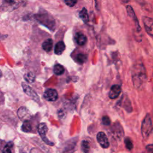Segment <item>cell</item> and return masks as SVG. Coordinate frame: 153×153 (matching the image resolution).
<instances>
[{
  "label": "cell",
  "instance_id": "cell-1",
  "mask_svg": "<svg viewBox=\"0 0 153 153\" xmlns=\"http://www.w3.org/2000/svg\"><path fill=\"white\" fill-rule=\"evenodd\" d=\"M131 79L134 87L139 90H143L148 79L145 67L142 62H136L131 68Z\"/></svg>",
  "mask_w": 153,
  "mask_h": 153
},
{
  "label": "cell",
  "instance_id": "cell-2",
  "mask_svg": "<svg viewBox=\"0 0 153 153\" xmlns=\"http://www.w3.org/2000/svg\"><path fill=\"white\" fill-rule=\"evenodd\" d=\"M153 130L152 122L151 115L149 113L145 116L141 125V133L144 139H147L152 133Z\"/></svg>",
  "mask_w": 153,
  "mask_h": 153
},
{
  "label": "cell",
  "instance_id": "cell-3",
  "mask_svg": "<svg viewBox=\"0 0 153 153\" xmlns=\"http://www.w3.org/2000/svg\"><path fill=\"white\" fill-rule=\"evenodd\" d=\"M35 18L39 23L45 26L49 29L54 30L55 27V21L50 14L48 13L36 14Z\"/></svg>",
  "mask_w": 153,
  "mask_h": 153
},
{
  "label": "cell",
  "instance_id": "cell-4",
  "mask_svg": "<svg viewBox=\"0 0 153 153\" xmlns=\"http://www.w3.org/2000/svg\"><path fill=\"white\" fill-rule=\"evenodd\" d=\"M47 131H48V127L45 123H42L39 124V125L38 126V133L39 134L41 139L46 144L52 146L54 145V143L53 142H51V141H50L46 137V133H47Z\"/></svg>",
  "mask_w": 153,
  "mask_h": 153
},
{
  "label": "cell",
  "instance_id": "cell-5",
  "mask_svg": "<svg viewBox=\"0 0 153 153\" xmlns=\"http://www.w3.org/2000/svg\"><path fill=\"white\" fill-rule=\"evenodd\" d=\"M142 22L146 33L153 37V18L143 16Z\"/></svg>",
  "mask_w": 153,
  "mask_h": 153
},
{
  "label": "cell",
  "instance_id": "cell-6",
  "mask_svg": "<svg viewBox=\"0 0 153 153\" xmlns=\"http://www.w3.org/2000/svg\"><path fill=\"white\" fill-rule=\"evenodd\" d=\"M126 10H127V13L128 16L133 20V21L134 22V25H135V27H136V30L137 32H140L141 31V27L139 25V20L137 19V17L132 8L131 6L128 5L126 7Z\"/></svg>",
  "mask_w": 153,
  "mask_h": 153
},
{
  "label": "cell",
  "instance_id": "cell-7",
  "mask_svg": "<svg viewBox=\"0 0 153 153\" xmlns=\"http://www.w3.org/2000/svg\"><path fill=\"white\" fill-rule=\"evenodd\" d=\"M22 88L24 91V92L29 97H30L32 99H33L36 102H38L39 101V97H38L36 93L30 87H29L27 84L25 82L22 83Z\"/></svg>",
  "mask_w": 153,
  "mask_h": 153
},
{
  "label": "cell",
  "instance_id": "cell-8",
  "mask_svg": "<svg viewBox=\"0 0 153 153\" xmlns=\"http://www.w3.org/2000/svg\"><path fill=\"white\" fill-rule=\"evenodd\" d=\"M44 99L50 102H54L58 98V93L55 89L48 88L44 93Z\"/></svg>",
  "mask_w": 153,
  "mask_h": 153
},
{
  "label": "cell",
  "instance_id": "cell-9",
  "mask_svg": "<svg viewBox=\"0 0 153 153\" xmlns=\"http://www.w3.org/2000/svg\"><path fill=\"white\" fill-rule=\"evenodd\" d=\"M76 149V141H68L62 147L60 153H73Z\"/></svg>",
  "mask_w": 153,
  "mask_h": 153
},
{
  "label": "cell",
  "instance_id": "cell-10",
  "mask_svg": "<svg viewBox=\"0 0 153 153\" xmlns=\"http://www.w3.org/2000/svg\"><path fill=\"white\" fill-rule=\"evenodd\" d=\"M96 137L98 143L103 148H107L109 147V143L108 141V139L105 133L102 131L99 132L97 134Z\"/></svg>",
  "mask_w": 153,
  "mask_h": 153
},
{
  "label": "cell",
  "instance_id": "cell-11",
  "mask_svg": "<svg viewBox=\"0 0 153 153\" xmlns=\"http://www.w3.org/2000/svg\"><path fill=\"white\" fill-rule=\"evenodd\" d=\"M121 91V87L118 84L113 85L110 89L109 93V97L111 99H115L117 98L120 94Z\"/></svg>",
  "mask_w": 153,
  "mask_h": 153
},
{
  "label": "cell",
  "instance_id": "cell-12",
  "mask_svg": "<svg viewBox=\"0 0 153 153\" xmlns=\"http://www.w3.org/2000/svg\"><path fill=\"white\" fill-rule=\"evenodd\" d=\"M17 115L21 120H25V121L28 120V119L30 117V114L29 113V111L26 108L23 106L20 107L18 109Z\"/></svg>",
  "mask_w": 153,
  "mask_h": 153
},
{
  "label": "cell",
  "instance_id": "cell-13",
  "mask_svg": "<svg viewBox=\"0 0 153 153\" xmlns=\"http://www.w3.org/2000/svg\"><path fill=\"white\" fill-rule=\"evenodd\" d=\"M112 133L118 139H121L124 136V130L123 129V127L120 125V124H114L113 126V129H112Z\"/></svg>",
  "mask_w": 153,
  "mask_h": 153
},
{
  "label": "cell",
  "instance_id": "cell-14",
  "mask_svg": "<svg viewBox=\"0 0 153 153\" xmlns=\"http://www.w3.org/2000/svg\"><path fill=\"white\" fill-rule=\"evenodd\" d=\"M75 38L76 43L79 45H84L87 41L86 36L81 32H77L75 34Z\"/></svg>",
  "mask_w": 153,
  "mask_h": 153
},
{
  "label": "cell",
  "instance_id": "cell-15",
  "mask_svg": "<svg viewBox=\"0 0 153 153\" xmlns=\"http://www.w3.org/2000/svg\"><path fill=\"white\" fill-rule=\"evenodd\" d=\"M53 41L52 39L48 38L43 42L42 44V47L43 50L46 52H50L53 48Z\"/></svg>",
  "mask_w": 153,
  "mask_h": 153
},
{
  "label": "cell",
  "instance_id": "cell-16",
  "mask_svg": "<svg viewBox=\"0 0 153 153\" xmlns=\"http://www.w3.org/2000/svg\"><path fill=\"white\" fill-rule=\"evenodd\" d=\"M65 50V44L63 41H59L55 45L54 53L57 55H60Z\"/></svg>",
  "mask_w": 153,
  "mask_h": 153
},
{
  "label": "cell",
  "instance_id": "cell-17",
  "mask_svg": "<svg viewBox=\"0 0 153 153\" xmlns=\"http://www.w3.org/2000/svg\"><path fill=\"white\" fill-rule=\"evenodd\" d=\"M79 17L82 20V21L84 23H87L89 20V18H88V14L87 13V10L85 8H83L79 13Z\"/></svg>",
  "mask_w": 153,
  "mask_h": 153
},
{
  "label": "cell",
  "instance_id": "cell-18",
  "mask_svg": "<svg viewBox=\"0 0 153 153\" xmlns=\"http://www.w3.org/2000/svg\"><path fill=\"white\" fill-rule=\"evenodd\" d=\"M25 80L28 83H32L35 80V75L32 72H28L24 75Z\"/></svg>",
  "mask_w": 153,
  "mask_h": 153
},
{
  "label": "cell",
  "instance_id": "cell-19",
  "mask_svg": "<svg viewBox=\"0 0 153 153\" xmlns=\"http://www.w3.org/2000/svg\"><path fill=\"white\" fill-rule=\"evenodd\" d=\"M123 107L128 112H131L132 111L131 104L130 99L127 97V96H126V97L124 98V103H123Z\"/></svg>",
  "mask_w": 153,
  "mask_h": 153
},
{
  "label": "cell",
  "instance_id": "cell-20",
  "mask_svg": "<svg viewBox=\"0 0 153 153\" xmlns=\"http://www.w3.org/2000/svg\"><path fill=\"white\" fill-rule=\"evenodd\" d=\"M64 71H65L64 67L60 64H57L54 65L53 68V72L57 75H62V74H63Z\"/></svg>",
  "mask_w": 153,
  "mask_h": 153
},
{
  "label": "cell",
  "instance_id": "cell-21",
  "mask_svg": "<svg viewBox=\"0 0 153 153\" xmlns=\"http://www.w3.org/2000/svg\"><path fill=\"white\" fill-rule=\"evenodd\" d=\"M21 128L24 132H30L32 130V126L29 120L24 121Z\"/></svg>",
  "mask_w": 153,
  "mask_h": 153
},
{
  "label": "cell",
  "instance_id": "cell-22",
  "mask_svg": "<svg viewBox=\"0 0 153 153\" xmlns=\"http://www.w3.org/2000/svg\"><path fill=\"white\" fill-rule=\"evenodd\" d=\"M90 145L87 140H83L81 142V150L84 153H89Z\"/></svg>",
  "mask_w": 153,
  "mask_h": 153
},
{
  "label": "cell",
  "instance_id": "cell-23",
  "mask_svg": "<svg viewBox=\"0 0 153 153\" xmlns=\"http://www.w3.org/2000/svg\"><path fill=\"white\" fill-rule=\"evenodd\" d=\"M76 61L79 63V64H83L86 61H87V56L84 54H82V53H79V54H78L76 56Z\"/></svg>",
  "mask_w": 153,
  "mask_h": 153
},
{
  "label": "cell",
  "instance_id": "cell-24",
  "mask_svg": "<svg viewBox=\"0 0 153 153\" xmlns=\"http://www.w3.org/2000/svg\"><path fill=\"white\" fill-rule=\"evenodd\" d=\"M139 3L142 7V8H144L146 11H147L149 13L152 11V6L149 2H146V1H140V2H139Z\"/></svg>",
  "mask_w": 153,
  "mask_h": 153
},
{
  "label": "cell",
  "instance_id": "cell-25",
  "mask_svg": "<svg viewBox=\"0 0 153 153\" xmlns=\"http://www.w3.org/2000/svg\"><path fill=\"white\" fill-rule=\"evenodd\" d=\"M124 143H125V145H126V148L130 151L133 149V142L131 140V139L128 137H127L125 138L124 139Z\"/></svg>",
  "mask_w": 153,
  "mask_h": 153
},
{
  "label": "cell",
  "instance_id": "cell-26",
  "mask_svg": "<svg viewBox=\"0 0 153 153\" xmlns=\"http://www.w3.org/2000/svg\"><path fill=\"white\" fill-rule=\"evenodd\" d=\"M13 143L12 142H8L5 146L4 148V149L2 151V153H12L11 148L13 147Z\"/></svg>",
  "mask_w": 153,
  "mask_h": 153
},
{
  "label": "cell",
  "instance_id": "cell-27",
  "mask_svg": "<svg viewBox=\"0 0 153 153\" xmlns=\"http://www.w3.org/2000/svg\"><path fill=\"white\" fill-rule=\"evenodd\" d=\"M102 123L105 126H109L111 124V120L108 116H104L102 118Z\"/></svg>",
  "mask_w": 153,
  "mask_h": 153
},
{
  "label": "cell",
  "instance_id": "cell-28",
  "mask_svg": "<svg viewBox=\"0 0 153 153\" xmlns=\"http://www.w3.org/2000/svg\"><path fill=\"white\" fill-rule=\"evenodd\" d=\"M64 2L67 5H68L69 7H73L77 2V1H75V0H72V1L71 0H70V1L67 0V1H65Z\"/></svg>",
  "mask_w": 153,
  "mask_h": 153
},
{
  "label": "cell",
  "instance_id": "cell-29",
  "mask_svg": "<svg viewBox=\"0 0 153 153\" xmlns=\"http://www.w3.org/2000/svg\"><path fill=\"white\" fill-rule=\"evenodd\" d=\"M145 149L148 153H153V144H149L146 145Z\"/></svg>",
  "mask_w": 153,
  "mask_h": 153
},
{
  "label": "cell",
  "instance_id": "cell-30",
  "mask_svg": "<svg viewBox=\"0 0 153 153\" xmlns=\"http://www.w3.org/2000/svg\"><path fill=\"white\" fill-rule=\"evenodd\" d=\"M30 153H41V152H40L39 150H38L37 149L34 148V149H32L31 150Z\"/></svg>",
  "mask_w": 153,
  "mask_h": 153
},
{
  "label": "cell",
  "instance_id": "cell-31",
  "mask_svg": "<svg viewBox=\"0 0 153 153\" xmlns=\"http://www.w3.org/2000/svg\"><path fill=\"white\" fill-rule=\"evenodd\" d=\"M152 76H153V72H152Z\"/></svg>",
  "mask_w": 153,
  "mask_h": 153
}]
</instances>
